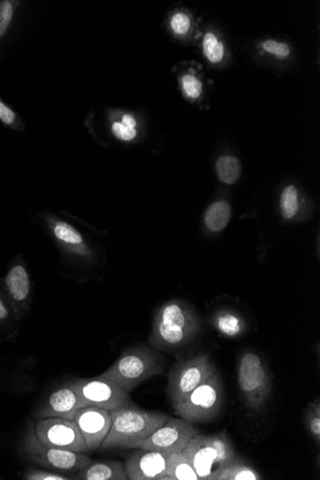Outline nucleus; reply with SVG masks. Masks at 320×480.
Masks as SVG:
<instances>
[{"label": "nucleus", "mask_w": 320, "mask_h": 480, "mask_svg": "<svg viewBox=\"0 0 320 480\" xmlns=\"http://www.w3.org/2000/svg\"><path fill=\"white\" fill-rule=\"evenodd\" d=\"M216 370L209 356L202 354L175 364L168 377L167 394L175 405L180 404L189 396L194 389L201 386Z\"/></svg>", "instance_id": "8"}, {"label": "nucleus", "mask_w": 320, "mask_h": 480, "mask_svg": "<svg viewBox=\"0 0 320 480\" xmlns=\"http://www.w3.org/2000/svg\"><path fill=\"white\" fill-rule=\"evenodd\" d=\"M280 207L284 218H294L299 208L298 192L294 186L289 185L282 192Z\"/></svg>", "instance_id": "23"}, {"label": "nucleus", "mask_w": 320, "mask_h": 480, "mask_svg": "<svg viewBox=\"0 0 320 480\" xmlns=\"http://www.w3.org/2000/svg\"><path fill=\"white\" fill-rule=\"evenodd\" d=\"M80 480H127L128 479L125 462L118 460L92 462L83 470L76 474Z\"/></svg>", "instance_id": "17"}, {"label": "nucleus", "mask_w": 320, "mask_h": 480, "mask_svg": "<svg viewBox=\"0 0 320 480\" xmlns=\"http://www.w3.org/2000/svg\"><path fill=\"white\" fill-rule=\"evenodd\" d=\"M238 386L243 401L251 410H260L270 396L272 380L266 364L253 352L241 356L238 364Z\"/></svg>", "instance_id": "7"}, {"label": "nucleus", "mask_w": 320, "mask_h": 480, "mask_svg": "<svg viewBox=\"0 0 320 480\" xmlns=\"http://www.w3.org/2000/svg\"><path fill=\"white\" fill-rule=\"evenodd\" d=\"M216 326L221 334L228 337L238 336L243 330L240 317L231 312H224L216 317Z\"/></svg>", "instance_id": "22"}, {"label": "nucleus", "mask_w": 320, "mask_h": 480, "mask_svg": "<svg viewBox=\"0 0 320 480\" xmlns=\"http://www.w3.org/2000/svg\"><path fill=\"white\" fill-rule=\"evenodd\" d=\"M192 315L182 303L169 301L158 311L150 342L157 349L169 351L177 349L188 341L192 334Z\"/></svg>", "instance_id": "4"}, {"label": "nucleus", "mask_w": 320, "mask_h": 480, "mask_svg": "<svg viewBox=\"0 0 320 480\" xmlns=\"http://www.w3.org/2000/svg\"><path fill=\"white\" fill-rule=\"evenodd\" d=\"M216 170L221 182L234 185L239 180L242 167L239 159L231 156H220L216 163Z\"/></svg>", "instance_id": "21"}, {"label": "nucleus", "mask_w": 320, "mask_h": 480, "mask_svg": "<svg viewBox=\"0 0 320 480\" xmlns=\"http://www.w3.org/2000/svg\"><path fill=\"white\" fill-rule=\"evenodd\" d=\"M16 114H13L12 109L5 106L4 103L0 101V120L6 125H12L15 122Z\"/></svg>", "instance_id": "33"}, {"label": "nucleus", "mask_w": 320, "mask_h": 480, "mask_svg": "<svg viewBox=\"0 0 320 480\" xmlns=\"http://www.w3.org/2000/svg\"><path fill=\"white\" fill-rule=\"evenodd\" d=\"M13 16V7L10 2L2 1L0 4V36L4 34Z\"/></svg>", "instance_id": "31"}, {"label": "nucleus", "mask_w": 320, "mask_h": 480, "mask_svg": "<svg viewBox=\"0 0 320 480\" xmlns=\"http://www.w3.org/2000/svg\"><path fill=\"white\" fill-rule=\"evenodd\" d=\"M182 454L193 466L199 480L207 477L238 457L233 443L226 432L205 435L197 433Z\"/></svg>", "instance_id": "3"}, {"label": "nucleus", "mask_w": 320, "mask_h": 480, "mask_svg": "<svg viewBox=\"0 0 320 480\" xmlns=\"http://www.w3.org/2000/svg\"><path fill=\"white\" fill-rule=\"evenodd\" d=\"M166 471L167 480H199L193 466L182 452L169 454Z\"/></svg>", "instance_id": "19"}, {"label": "nucleus", "mask_w": 320, "mask_h": 480, "mask_svg": "<svg viewBox=\"0 0 320 480\" xmlns=\"http://www.w3.org/2000/svg\"><path fill=\"white\" fill-rule=\"evenodd\" d=\"M265 50L270 52L279 58H286L289 55V48L286 43H277L275 40H267L263 43Z\"/></svg>", "instance_id": "30"}, {"label": "nucleus", "mask_w": 320, "mask_h": 480, "mask_svg": "<svg viewBox=\"0 0 320 480\" xmlns=\"http://www.w3.org/2000/svg\"><path fill=\"white\" fill-rule=\"evenodd\" d=\"M35 432L40 442L51 448L89 452L74 420L59 417L40 419L35 425Z\"/></svg>", "instance_id": "11"}, {"label": "nucleus", "mask_w": 320, "mask_h": 480, "mask_svg": "<svg viewBox=\"0 0 320 480\" xmlns=\"http://www.w3.org/2000/svg\"><path fill=\"white\" fill-rule=\"evenodd\" d=\"M171 27L177 35H184L190 28V19L182 13H177L171 21Z\"/></svg>", "instance_id": "29"}, {"label": "nucleus", "mask_w": 320, "mask_h": 480, "mask_svg": "<svg viewBox=\"0 0 320 480\" xmlns=\"http://www.w3.org/2000/svg\"><path fill=\"white\" fill-rule=\"evenodd\" d=\"M231 217V205L226 202H218L207 208L204 222L209 229L213 232H219L228 226Z\"/></svg>", "instance_id": "20"}, {"label": "nucleus", "mask_w": 320, "mask_h": 480, "mask_svg": "<svg viewBox=\"0 0 320 480\" xmlns=\"http://www.w3.org/2000/svg\"><path fill=\"white\" fill-rule=\"evenodd\" d=\"M89 452L100 449L111 426L109 410L97 407L79 408L73 418Z\"/></svg>", "instance_id": "14"}, {"label": "nucleus", "mask_w": 320, "mask_h": 480, "mask_svg": "<svg viewBox=\"0 0 320 480\" xmlns=\"http://www.w3.org/2000/svg\"><path fill=\"white\" fill-rule=\"evenodd\" d=\"M43 226L62 259L82 267L92 264L95 257L94 249L84 233L77 227L54 216H45Z\"/></svg>", "instance_id": "6"}, {"label": "nucleus", "mask_w": 320, "mask_h": 480, "mask_svg": "<svg viewBox=\"0 0 320 480\" xmlns=\"http://www.w3.org/2000/svg\"><path fill=\"white\" fill-rule=\"evenodd\" d=\"M5 295L18 320L28 311L32 299L31 276L23 256L16 255L4 278Z\"/></svg>", "instance_id": "13"}, {"label": "nucleus", "mask_w": 320, "mask_h": 480, "mask_svg": "<svg viewBox=\"0 0 320 480\" xmlns=\"http://www.w3.org/2000/svg\"><path fill=\"white\" fill-rule=\"evenodd\" d=\"M112 133L117 138L123 140V141H131V140L135 139L136 134H138L136 129H128L121 122L114 123Z\"/></svg>", "instance_id": "32"}, {"label": "nucleus", "mask_w": 320, "mask_h": 480, "mask_svg": "<svg viewBox=\"0 0 320 480\" xmlns=\"http://www.w3.org/2000/svg\"><path fill=\"white\" fill-rule=\"evenodd\" d=\"M262 479L259 471L245 462L237 457L228 464L223 466L207 477L206 480H260Z\"/></svg>", "instance_id": "18"}, {"label": "nucleus", "mask_w": 320, "mask_h": 480, "mask_svg": "<svg viewBox=\"0 0 320 480\" xmlns=\"http://www.w3.org/2000/svg\"><path fill=\"white\" fill-rule=\"evenodd\" d=\"M197 433L199 432L192 423L182 418H170L160 429L138 444L136 449H152L168 454L182 452L190 439Z\"/></svg>", "instance_id": "12"}, {"label": "nucleus", "mask_w": 320, "mask_h": 480, "mask_svg": "<svg viewBox=\"0 0 320 480\" xmlns=\"http://www.w3.org/2000/svg\"><path fill=\"white\" fill-rule=\"evenodd\" d=\"M168 454L138 449L125 462L128 479L167 480V460Z\"/></svg>", "instance_id": "15"}, {"label": "nucleus", "mask_w": 320, "mask_h": 480, "mask_svg": "<svg viewBox=\"0 0 320 480\" xmlns=\"http://www.w3.org/2000/svg\"><path fill=\"white\" fill-rule=\"evenodd\" d=\"M204 51L205 56L211 62L221 61L224 55L223 43L218 42L217 38L211 33L205 35L204 40Z\"/></svg>", "instance_id": "25"}, {"label": "nucleus", "mask_w": 320, "mask_h": 480, "mask_svg": "<svg viewBox=\"0 0 320 480\" xmlns=\"http://www.w3.org/2000/svg\"><path fill=\"white\" fill-rule=\"evenodd\" d=\"M109 413L111 426L100 447L101 452L136 449L138 444L171 418L161 411L142 410L135 404L114 408Z\"/></svg>", "instance_id": "1"}, {"label": "nucleus", "mask_w": 320, "mask_h": 480, "mask_svg": "<svg viewBox=\"0 0 320 480\" xmlns=\"http://www.w3.org/2000/svg\"><path fill=\"white\" fill-rule=\"evenodd\" d=\"M75 391L79 408L97 407L109 411L124 405H133L130 393L116 383L101 378H75L67 381Z\"/></svg>", "instance_id": "9"}, {"label": "nucleus", "mask_w": 320, "mask_h": 480, "mask_svg": "<svg viewBox=\"0 0 320 480\" xmlns=\"http://www.w3.org/2000/svg\"><path fill=\"white\" fill-rule=\"evenodd\" d=\"M183 90L190 98H198L202 93V83L196 77L186 75L182 79Z\"/></svg>", "instance_id": "28"}, {"label": "nucleus", "mask_w": 320, "mask_h": 480, "mask_svg": "<svg viewBox=\"0 0 320 480\" xmlns=\"http://www.w3.org/2000/svg\"><path fill=\"white\" fill-rule=\"evenodd\" d=\"M12 320H18L5 295L4 290H0V326L6 325Z\"/></svg>", "instance_id": "26"}, {"label": "nucleus", "mask_w": 320, "mask_h": 480, "mask_svg": "<svg viewBox=\"0 0 320 480\" xmlns=\"http://www.w3.org/2000/svg\"><path fill=\"white\" fill-rule=\"evenodd\" d=\"M306 426L311 437L316 441L317 446L320 443V403L317 399L316 402L311 403L306 410L305 413Z\"/></svg>", "instance_id": "24"}, {"label": "nucleus", "mask_w": 320, "mask_h": 480, "mask_svg": "<svg viewBox=\"0 0 320 480\" xmlns=\"http://www.w3.org/2000/svg\"><path fill=\"white\" fill-rule=\"evenodd\" d=\"M164 369L165 363L157 351L147 347H136L123 352L100 377L131 393L149 378L163 374Z\"/></svg>", "instance_id": "2"}, {"label": "nucleus", "mask_w": 320, "mask_h": 480, "mask_svg": "<svg viewBox=\"0 0 320 480\" xmlns=\"http://www.w3.org/2000/svg\"><path fill=\"white\" fill-rule=\"evenodd\" d=\"M79 399L75 391L67 382L55 388L37 414V418L45 419L59 417L73 420L79 410Z\"/></svg>", "instance_id": "16"}, {"label": "nucleus", "mask_w": 320, "mask_h": 480, "mask_svg": "<svg viewBox=\"0 0 320 480\" xmlns=\"http://www.w3.org/2000/svg\"><path fill=\"white\" fill-rule=\"evenodd\" d=\"M26 479L29 480H70V476H65V474L62 473H58V471H42V470H33L28 471L24 476Z\"/></svg>", "instance_id": "27"}, {"label": "nucleus", "mask_w": 320, "mask_h": 480, "mask_svg": "<svg viewBox=\"0 0 320 480\" xmlns=\"http://www.w3.org/2000/svg\"><path fill=\"white\" fill-rule=\"evenodd\" d=\"M223 404V383L219 373L215 372L174 408L182 419L189 423H206L217 417Z\"/></svg>", "instance_id": "5"}, {"label": "nucleus", "mask_w": 320, "mask_h": 480, "mask_svg": "<svg viewBox=\"0 0 320 480\" xmlns=\"http://www.w3.org/2000/svg\"><path fill=\"white\" fill-rule=\"evenodd\" d=\"M27 454L33 462L58 473L77 474L92 462L84 452L51 448L43 444L35 432H30L26 441Z\"/></svg>", "instance_id": "10"}, {"label": "nucleus", "mask_w": 320, "mask_h": 480, "mask_svg": "<svg viewBox=\"0 0 320 480\" xmlns=\"http://www.w3.org/2000/svg\"><path fill=\"white\" fill-rule=\"evenodd\" d=\"M122 124L128 129H136V121L135 118L130 114H126L122 117Z\"/></svg>", "instance_id": "34"}]
</instances>
